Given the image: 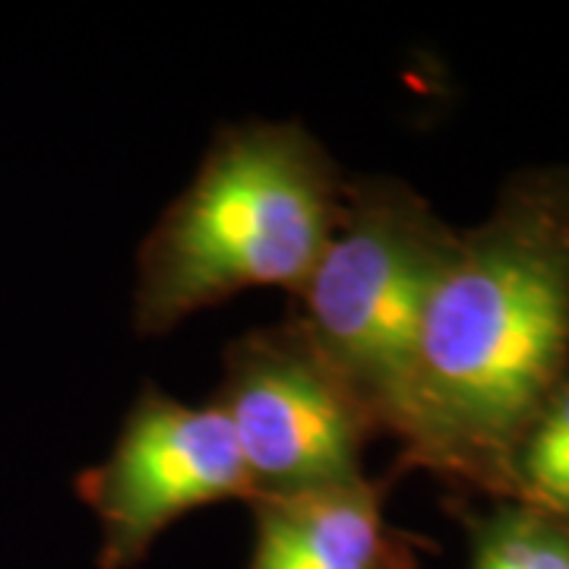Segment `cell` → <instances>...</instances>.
I'll return each mask as SVG.
<instances>
[{
	"label": "cell",
	"mask_w": 569,
	"mask_h": 569,
	"mask_svg": "<svg viewBox=\"0 0 569 569\" xmlns=\"http://www.w3.org/2000/svg\"><path fill=\"white\" fill-rule=\"evenodd\" d=\"M471 569H569V529L535 507L500 512L478 531Z\"/></svg>",
	"instance_id": "8"
},
{
	"label": "cell",
	"mask_w": 569,
	"mask_h": 569,
	"mask_svg": "<svg viewBox=\"0 0 569 569\" xmlns=\"http://www.w3.org/2000/svg\"><path fill=\"white\" fill-rule=\"evenodd\" d=\"M456 234L406 183L348 181L342 216L288 320L355 389L389 437L427 298Z\"/></svg>",
	"instance_id": "3"
},
{
	"label": "cell",
	"mask_w": 569,
	"mask_h": 569,
	"mask_svg": "<svg viewBox=\"0 0 569 569\" xmlns=\"http://www.w3.org/2000/svg\"><path fill=\"white\" fill-rule=\"evenodd\" d=\"M567 367L569 187L531 181L452 241L389 425L399 468L512 490Z\"/></svg>",
	"instance_id": "1"
},
{
	"label": "cell",
	"mask_w": 569,
	"mask_h": 569,
	"mask_svg": "<svg viewBox=\"0 0 569 569\" xmlns=\"http://www.w3.org/2000/svg\"><path fill=\"white\" fill-rule=\"evenodd\" d=\"M387 478L253 500L247 569H415V538L387 519Z\"/></svg>",
	"instance_id": "6"
},
{
	"label": "cell",
	"mask_w": 569,
	"mask_h": 569,
	"mask_svg": "<svg viewBox=\"0 0 569 569\" xmlns=\"http://www.w3.org/2000/svg\"><path fill=\"white\" fill-rule=\"evenodd\" d=\"M231 427L250 478V503L365 478L383 427L307 336L282 323L231 339L209 399Z\"/></svg>",
	"instance_id": "4"
},
{
	"label": "cell",
	"mask_w": 569,
	"mask_h": 569,
	"mask_svg": "<svg viewBox=\"0 0 569 569\" xmlns=\"http://www.w3.org/2000/svg\"><path fill=\"white\" fill-rule=\"evenodd\" d=\"M550 516L569 512V383L553 392L516 456V488Z\"/></svg>",
	"instance_id": "7"
},
{
	"label": "cell",
	"mask_w": 569,
	"mask_h": 569,
	"mask_svg": "<svg viewBox=\"0 0 569 569\" xmlns=\"http://www.w3.org/2000/svg\"><path fill=\"white\" fill-rule=\"evenodd\" d=\"M346 190L342 168L305 123H224L137 250V336H168L253 288L291 298L339 222Z\"/></svg>",
	"instance_id": "2"
},
{
	"label": "cell",
	"mask_w": 569,
	"mask_h": 569,
	"mask_svg": "<svg viewBox=\"0 0 569 569\" xmlns=\"http://www.w3.org/2000/svg\"><path fill=\"white\" fill-rule=\"evenodd\" d=\"M77 493L102 529L99 567L133 569L187 512L224 500L250 503V478L219 408L146 387L111 452L80 471Z\"/></svg>",
	"instance_id": "5"
}]
</instances>
